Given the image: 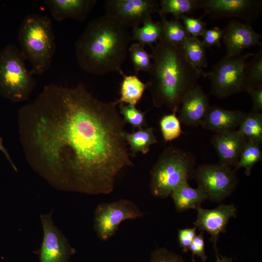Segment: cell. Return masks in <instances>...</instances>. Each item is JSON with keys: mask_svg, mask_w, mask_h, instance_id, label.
I'll use <instances>...</instances> for the list:
<instances>
[{"mask_svg": "<svg viewBox=\"0 0 262 262\" xmlns=\"http://www.w3.org/2000/svg\"><path fill=\"white\" fill-rule=\"evenodd\" d=\"M119 113L125 123H129L133 129H140L146 126L145 114L137 109L135 106L119 104Z\"/></svg>", "mask_w": 262, "mask_h": 262, "instance_id": "31", "label": "cell"}, {"mask_svg": "<svg viewBox=\"0 0 262 262\" xmlns=\"http://www.w3.org/2000/svg\"><path fill=\"white\" fill-rule=\"evenodd\" d=\"M144 214L136 204L128 199L102 203L95 209L94 228L99 239L107 241L115 234L122 222L142 217Z\"/></svg>", "mask_w": 262, "mask_h": 262, "instance_id": "8", "label": "cell"}, {"mask_svg": "<svg viewBox=\"0 0 262 262\" xmlns=\"http://www.w3.org/2000/svg\"><path fill=\"white\" fill-rule=\"evenodd\" d=\"M51 214L49 213L40 216L43 230L40 251V262H68L74 251L54 225Z\"/></svg>", "mask_w": 262, "mask_h": 262, "instance_id": "12", "label": "cell"}, {"mask_svg": "<svg viewBox=\"0 0 262 262\" xmlns=\"http://www.w3.org/2000/svg\"><path fill=\"white\" fill-rule=\"evenodd\" d=\"M152 49V66L147 82L153 105L165 106L172 112L179 110L187 93L205 72L193 66L180 47L161 38Z\"/></svg>", "mask_w": 262, "mask_h": 262, "instance_id": "2", "label": "cell"}, {"mask_svg": "<svg viewBox=\"0 0 262 262\" xmlns=\"http://www.w3.org/2000/svg\"><path fill=\"white\" fill-rule=\"evenodd\" d=\"M197 215L193 223L200 231H206L211 235L215 252L218 251L217 243L219 235L225 233L229 220L236 217L237 210L233 204H221L213 209H205L199 206L196 209Z\"/></svg>", "mask_w": 262, "mask_h": 262, "instance_id": "13", "label": "cell"}, {"mask_svg": "<svg viewBox=\"0 0 262 262\" xmlns=\"http://www.w3.org/2000/svg\"><path fill=\"white\" fill-rule=\"evenodd\" d=\"M131 35L127 28L104 15L91 21L75 43V56L81 68L91 74H121Z\"/></svg>", "mask_w": 262, "mask_h": 262, "instance_id": "3", "label": "cell"}, {"mask_svg": "<svg viewBox=\"0 0 262 262\" xmlns=\"http://www.w3.org/2000/svg\"><path fill=\"white\" fill-rule=\"evenodd\" d=\"M196 158L178 147H166L150 171V189L156 197L165 198L180 184L194 176Z\"/></svg>", "mask_w": 262, "mask_h": 262, "instance_id": "5", "label": "cell"}, {"mask_svg": "<svg viewBox=\"0 0 262 262\" xmlns=\"http://www.w3.org/2000/svg\"><path fill=\"white\" fill-rule=\"evenodd\" d=\"M0 151L2 152V153L4 155L7 160L10 163L11 166L13 167L14 169L15 170H16V168L13 162V161L11 160V158L10 156V154L8 152L7 149L5 148L2 142V139L0 136Z\"/></svg>", "mask_w": 262, "mask_h": 262, "instance_id": "38", "label": "cell"}, {"mask_svg": "<svg viewBox=\"0 0 262 262\" xmlns=\"http://www.w3.org/2000/svg\"><path fill=\"white\" fill-rule=\"evenodd\" d=\"M189 250L192 254V262H195L196 256L200 257L202 262H205L207 257L205 251V243L203 232L201 231L198 235H196L192 242Z\"/></svg>", "mask_w": 262, "mask_h": 262, "instance_id": "35", "label": "cell"}, {"mask_svg": "<svg viewBox=\"0 0 262 262\" xmlns=\"http://www.w3.org/2000/svg\"><path fill=\"white\" fill-rule=\"evenodd\" d=\"M20 51L31 64L33 75H41L50 67L56 50L51 19L37 14L27 15L18 31Z\"/></svg>", "mask_w": 262, "mask_h": 262, "instance_id": "4", "label": "cell"}, {"mask_svg": "<svg viewBox=\"0 0 262 262\" xmlns=\"http://www.w3.org/2000/svg\"><path fill=\"white\" fill-rule=\"evenodd\" d=\"M193 177L208 199L216 202L229 196L238 182L235 172L231 167L219 164L199 165L195 169Z\"/></svg>", "mask_w": 262, "mask_h": 262, "instance_id": "9", "label": "cell"}, {"mask_svg": "<svg viewBox=\"0 0 262 262\" xmlns=\"http://www.w3.org/2000/svg\"><path fill=\"white\" fill-rule=\"evenodd\" d=\"M250 95L252 101V112L261 113L262 110V87L247 88L245 90Z\"/></svg>", "mask_w": 262, "mask_h": 262, "instance_id": "37", "label": "cell"}, {"mask_svg": "<svg viewBox=\"0 0 262 262\" xmlns=\"http://www.w3.org/2000/svg\"><path fill=\"white\" fill-rule=\"evenodd\" d=\"M247 141L236 130L214 133L210 140L218 156L219 164L231 168L236 166Z\"/></svg>", "mask_w": 262, "mask_h": 262, "instance_id": "15", "label": "cell"}, {"mask_svg": "<svg viewBox=\"0 0 262 262\" xmlns=\"http://www.w3.org/2000/svg\"><path fill=\"white\" fill-rule=\"evenodd\" d=\"M199 9L213 20L236 18L251 24L261 15V0H199Z\"/></svg>", "mask_w": 262, "mask_h": 262, "instance_id": "11", "label": "cell"}, {"mask_svg": "<svg viewBox=\"0 0 262 262\" xmlns=\"http://www.w3.org/2000/svg\"><path fill=\"white\" fill-rule=\"evenodd\" d=\"M180 48L186 59L193 66L201 71L207 67L206 48L197 37L190 36Z\"/></svg>", "mask_w": 262, "mask_h": 262, "instance_id": "24", "label": "cell"}, {"mask_svg": "<svg viewBox=\"0 0 262 262\" xmlns=\"http://www.w3.org/2000/svg\"><path fill=\"white\" fill-rule=\"evenodd\" d=\"M262 151L261 145L247 140L244 147L238 162L233 171L236 172L241 168L245 169L246 174L249 176L254 165L262 160Z\"/></svg>", "mask_w": 262, "mask_h": 262, "instance_id": "28", "label": "cell"}, {"mask_svg": "<svg viewBox=\"0 0 262 262\" xmlns=\"http://www.w3.org/2000/svg\"><path fill=\"white\" fill-rule=\"evenodd\" d=\"M136 75L141 71H150L152 66L151 54L144 49V46L139 43L132 44L128 49Z\"/></svg>", "mask_w": 262, "mask_h": 262, "instance_id": "29", "label": "cell"}, {"mask_svg": "<svg viewBox=\"0 0 262 262\" xmlns=\"http://www.w3.org/2000/svg\"><path fill=\"white\" fill-rule=\"evenodd\" d=\"M124 136L132 156L139 152L144 154L147 153L150 147L158 142L151 127L138 129L131 133L125 131Z\"/></svg>", "mask_w": 262, "mask_h": 262, "instance_id": "21", "label": "cell"}, {"mask_svg": "<svg viewBox=\"0 0 262 262\" xmlns=\"http://www.w3.org/2000/svg\"><path fill=\"white\" fill-rule=\"evenodd\" d=\"M161 19L163 29L162 38L173 45L180 47L190 36L182 23L180 20L174 18L168 20L166 17H163Z\"/></svg>", "mask_w": 262, "mask_h": 262, "instance_id": "27", "label": "cell"}, {"mask_svg": "<svg viewBox=\"0 0 262 262\" xmlns=\"http://www.w3.org/2000/svg\"><path fill=\"white\" fill-rule=\"evenodd\" d=\"M215 253L216 262H232L231 258L220 255L218 251Z\"/></svg>", "mask_w": 262, "mask_h": 262, "instance_id": "39", "label": "cell"}, {"mask_svg": "<svg viewBox=\"0 0 262 262\" xmlns=\"http://www.w3.org/2000/svg\"><path fill=\"white\" fill-rule=\"evenodd\" d=\"M158 11L160 17L171 14L174 18L180 20L182 15H191L199 9V0H161Z\"/></svg>", "mask_w": 262, "mask_h": 262, "instance_id": "23", "label": "cell"}, {"mask_svg": "<svg viewBox=\"0 0 262 262\" xmlns=\"http://www.w3.org/2000/svg\"><path fill=\"white\" fill-rule=\"evenodd\" d=\"M115 101L93 97L82 82L51 83L17 111L19 140L32 168L58 189L108 194L134 164Z\"/></svg>", "mask_w": 262, "mask_h": 262, "instance_id": "1", "label": "cell"}, {"mask_svg": "<svg viewBox=\"0 0 262 262\" xmlns=\"http://www.w3.org/2000/svg\"><path fill=\"white\" fill-rule=\"evenodd\" d=\"M247 140L262 143V114L250 112L246 114L237 130Z\"/></svg>", "mask_w": 262, "mask_h": 262, "instance_id": "25", "label": "cell"}, {"mask_svg": "<svg viewBox=\"0 0 262 262\" xmlns=\"http://www.w3.org/2000/svg\"><path fill=\"white\" fill-rule=\"evenodd\" d=\"M262 35L256 32L251 24L231 19L223 29L222 41L226 49V57L242 54L248 49L261 44Z\"/></svg>", "mask_w": 262, "mask_h": 262, "instance_id": "14", "label": "cell"}, {"mask_svg": "<svg viewBox=\"0 0 262 262\" xmlns=\"http://www.w3.org/2000/svg\"><path fill=\"white\" fill-rule=\"evenodd\" d=\"M142 24L141 27H137L132 29L131 41H137L143 46L148 45L151 47L154 43H156L162 38L161 22H154L152 17H150Z\"/></svg>", "mask_w": 262, "mask_h": 262, "instance_id": "22", "label": "cell"}, {"mask_svg": "<svg viewBox=\"0 0 262 262\" xmlns=\"http://www.w3.org/2000/svg\"><path fill=\"white\" fill-rule=\"evenodd\" d=\"M246 113L210 106L200 125L214 133L236 130Z\"/></svg>", "mask_w": 262, "mask_h": 262, "instance_id": "18", "label": "cell"}, {"mask_svg": "<svg viewBox=\"0 0 262 262\" xmlns=\"http://www.w3.org/2000/svg\"><path fill=\"white\" fill-rule=\"evenodd\" d=\"M120 74L123 77L120 84V97L115 101V103L135 106L142 98L147 85L142 82L136 75H126L123 72Z\"/></svg>", "mask_w": 262, "mask_h": 262, "instance_id": "20", "label": "cell"}, {"mask_svg": "<svg viewBox=\"0 0 262 262\" xmlns=\"http://www.w3.org/2000/svg\"><path fill=\"white\" fill-rule=\"evenodd\" d=\"M25 61L15 44H7L0 51V94L14 102L28 100L36 84Z\"/></svg>", "mask_w": 262, "mask_h": 262, "instance_id": "6", "label": "cell"}, {"mask_svg": "<svg viewBox=\"0 0 262 262\" xmlns=\"http://www.w3.org/2000/svg\"><path fill=\"white\" fill-rule=\"evenodd\" d=\"M210 106L208 95L197 84L183 98L178 118L186 126L196 127L200 125Z\"/></svg>", "mask_w": 262, "mask_h": 262, "instance_id": "16", "label": "cell"}, {"mask_svg": "<svg viewBox=\"0 0 262 262\" xmlns=\"http://www.w3.org/2000/svg\"><path fill=\"white\" fill-rule=\"evenodd\" d=\"M150 262H186L180 255L164 247L158 248L151 253Z\"/></svg>", "mask_w": 262, "mask_h": 262, "instance_id": "33", "label": "cell"}, {"mask_svg": "<svg viewBox=\"0 0 262 262\" xmlns=\"http://www.w3.org/2000/svg\"><path fill=\"white\" fill-rule=\"evenodd\" d=\"M254 53H246L224 57L211 70L205 73L210 81V94L224 98L244 91V72L248 58Z\"/></svg>", "mask_w": 262, "mask_h": 262, "instance_id": "7", "label": "cell"}, {"mask_svg": "<svg viewBox=\"0 0 262 262\" xmlns=\"http://www.w3.org/2000/svg\"><path fill=\"white\" fill-rule=\"evenodd\" d=\"M196 227L178 230V242L180 246L184 252H187L189 247L196 236Z\"/></svg>", "mask_w": 262, "mask_h": 262, "instance_id": "36", "label": "cell"}, {"mask_svg": "<svg viewBox=\"0 0 262 262\" xmlns=\"http://www.w3.org/2000/svg\"><path fill=\"white\" fill-rule=\"evenodd\" d=\"M159 125L165 142L175 140L182 133L180 122L175 112L164 115L159 121Z\"/></svg>", "mask_w": 262, "mask_h": 262, "instance_id": "30", "label": "cell"}, {"mask_svg": "<svg viewBox=\"0 0 262 262\" xmlns=\"http://www.w3.org/2000/svg\"><path fill=\"white\" fill-rule=\"evenodd\" d=\"M104 9L105 15L133 29L158 12L159 3L155 0H106Z\"/></svg>", "mask_w": 262, "mask_h": 262, "instance_id": "10", "label": "cell"}, {"mask_svg": "<svg viewBox=\"0 0 262 262\" xmlns=\"http://www.w3.org/2000/svg\"><path fill=\"white\" fill-rule=\"evenodd\" d=\"M54 19L60 21L66 19L84 20L97 2L96 0H45Z\"/></svg>", "mask_w": 262, "mask_h": 262, "instance_id": "17", "label": "cell"}, {"mask_svg": "<svg viewBox=\"0 0 262 262\" xmlns=\"http://www.w3.org/2000/svg\"><path fill=\"white\" fill-rule=\"evenodd\" d=\"M223 35V29L215 27L211 29H206L202 36V42L205 48H211L213 46L220 47L221 40Z\"/></svg>", "mask_w": 262, "mask_h": 262, "instance_id": "34", "label": "cell"}, {"mask_svg": "<svg viewBox=\"0 0 262 262\" xmlns=\"http://www.w3.org/2000/svg\"><path fill=\"white\" fill-rule=\"evenodd\" d=\"M172 197L175 207L179 212L195 209L200 206L201 204L208 199L205 192L197 187H191L188 182H185L177 186L172 192Z\"/></svg>", "mask_w": 262, "mask_h": 262, "instance_id": "19", "label": "cell"}, {"mask_svg": "<svg viewBox=\"0 0 262 262\" xmlns=\"http://www.w3.org/2000/svg\"><path fill=\"white\" fill-rule=\"evenodd\" d=\"M203 15L199 18L189 16L186 15H182L180 19L182 21L185 30L188 34L194 37L202 36L206 30L207 24L201 20V18L205 16Z\"/></svg>", "mask_w": 262, "mask_h": 262, "instance_id": "32", "label": "cell"}, {"mask_svg": "<svg viewBox=\"0 0 262 262\" xmlns=\"http://www.w3.org/2000/svg\"><path fill=\"white\" fill-rule=\"evenodd\" d=\"M244 90L262 87V47L247 62L244 72Z\"/></svg>", "mask_w": 262, "mask_h": 262, "instance_id": "26", "label": "cell"}]
</instances>
